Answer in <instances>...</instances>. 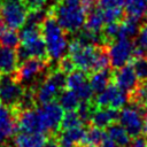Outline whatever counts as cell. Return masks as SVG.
I'll use <instances>...</instances> for the list:
<instances>
[{"instance_id": "cell-18", "label": "cell", "mask_w": 147, "mask_h": 147, "mask_svg": "<svg viewBox=\"0 0 147 147\" xmlns=\"http://www.w3.org/2000/svg\"><path fill=\"white\" fill-rule=\"evenodd\" d=\"M105 18H103V14H102V9L96 5L93 9H91L87 15H86V20H85V24H84V29L92 31V32H96L100 33L105 26Z\"/></svg>"}, {"instance_id": "cell-27", "label": "cell", "mask_w": 147, "mask_h": 147, "mask_svg": "<svg viewBox=\"0 0 147 147\" xmlns=\"http://www.w3.org/2000/svg\"><path fill=\"white\" fill-rule=\"evenodd\" d=\"M134 41H136V46L142 51L144 55L147 56V22L140 25L138 36L134 39Z\"/></svg>"}, {"instance_id": "cell-17", "label": "cell", "mask_w": 147, "mask_h": 147, "mask_svg": "<svg viewBox=\"0 0 147 147\" xmlns=\"http://www.w3.org/2000/svg\"><path fill=\"white\" fill-rule=\"evenodd\" d=\"M111 82H113V68L111 67L93 72L91 74V77H90V84L95 94L103 91Z\"/></svg>"}, {"instance_id": "cell-23", "label": "cell", "mask_w": 147, "mask_h": 147, "mask_svg": "<svg viewBox=\"0 0 147 147\" xmlns=\"http://www.w3.org/2000/svg\"><path fill=\"white\" fill-rule=\"evenodd\" d=\"M21 39H20V33L15 29L10 28H5L1 33H0V44L10 48H17L20 45Z\"/></svg>"}, {"instance_id": "cell-34", "label": "cell", "mask_w": 147, "mask_h": 147, "mask_svg": "<svg viewBox=\"0 0 147 147\" xmlns=\"http://www.w3.org/2000/svg\"><path fill=\"white\" fill-rule=\"evenodd\" d=\"M75 147H85V146H83V145H77V146H75Z\"/></svg>"}, {"instance_id": "cell-3", "label": "cell", "mask_w": 147, "mask_h": 147, "mask_svg": "<svg viewBox=\"0 0 147 147\" xmlns=\"http://www.w3.org/2000/svg\"><path fill=\"white\" fill-rule=\"evenodd\" d=\"M20 39L21 42L16 48L18 64L30 57L49 61L41 26L24 24L20 31Z\"/></svg>"}, {"instance_id": "cell-16", "label": "cell", "mask_w": 147, "mask_h": 147, "mask_svg": "<svg viewBox=\"0 0 147 147\" xmlns=\"http://www.w3.org/2000/svg\"><path fill=\"white\" fill-rule=\"evenodd\" d=\"M18 65L17 54L15 48H10L0 44V72L10 74Z\"/></svg>"}, {"instance_id": "cell-13", "label": "cell", "mask_w": 147, "mask_h": 147, "mask_svg": "<svg viewBox=\"0 0 147 147\" xmlns=\"http://www.w3.org/2000/svg\"><path fill=\"white\" fill-rule=\"evenodd\" d=\"M86 127H87L86 125H79V126L60 130L53 137H55L57 141L64 147H75L77 145H82L85 137Z\"/></svg>"}, {"instance_id": "cell-19", "label": "cell", "mask_w": 147, "mask_h": 147, "mask_svg": "<svg viewBox=\"0 0 147 147\" xmlns=\"http://www.w3.org/2000/svg\"><path fill=\"white\" fill-rule=\"evenodd\" d=\"M107 134L113 141L116 142L118 147H127L131 142V136L118 123V121L107 127Z\"/></svg>"}, {"instance_id": "cell-8", "label": "cell", "mask_w": 147, "mask_h": 147, "mask_svg": "<svg viewBox=\"0 0 147 147\" xmlns=\"http://www.w3.org/2000/svg\"><path fill=\"white\" fill-rule=\"evenodd\" d=\"M28 11L24 0H0V17L6 28L21 29L25 23Z\"/></svg>"}, {"instance_id": "cell-32", "label": "cell", "mask_w": 147, "mask_h": 147, "mask_svg": "<svg viewBox=\"0 0 147 147\" xmlns=\"http://www.w3.org/2000/svg\"><path fill=\"white\" fill-rule=\"evenodd\" d=\"M144 133H147V115H146V119H145V129H144Z\"/></svg>"}, {"instance_id": "cell-4", "label": "cell", "mask_w": 147, "mask_h": 147, "mask_svg": "<svg viewBox=\"0 0 147 147\" xmlns=\"http://www.w3.org/2000/svg\"><path fill=\"white\" fill-rule=\"evenodd\" d=\"M41 32L46 44L47 55L49 61H60L67 55L69 48V40L67 32L57 23L52 14H48L41 24Z\"/></svg>"}, {"instance_id": "cell-29", "label": "cell", "mask_w": 147, "mask_h": 147, "mask_svg": "<svg viewBox=\"0 0 147 147\" xmlns=\"http://www.w3.org/2000/svg\"><path fill=\"white\" fill-rule=\"evenodd\" d=\"M127 147H147V133H141L134 137Z\"/></svg>"}, {"instance_id": "cell-28", "label": "cell", "mask_w": 147, "mask_h": 147, "mask_svg": "<svg viewBox=\"0 0 147 147\" xmlns=\"http://www.w3.org/2000/svg\"><path fill=\"white\" fill-rule=\"evenodd\" d=\"M96 3H98V6H99L101 9L113 8V7L124 8L125 0H96Z\"/></svg>"}, {"instance_id": "cell-11", "label": "cell", "mask_w": 147, "mask_h": 147, "mask_svg": "<svg viewBox=\"0 0 147 147\" xmlns=\"http://www.w3.org/2000/svg\"><path fill=\"white\" fill-rule=\"evenodd\" d=\"M113 83H115L121 90H123L127 94L136 91L140 82L137 77L131 61L118 69H113Z\"/></svg>"}, {"instance_id": "cell-30", "label": "cell", "mask_w": 147, "mask_h": 147, "mask_svg": "<svg viewBox=\"0 0 147 147\" xmlns=\"http://www.w3.org/2000/svg\"><path fill=\"white\" fill-rule=\"evenodd\" d=\"M96 147H118L117 145H116V142L115 141H113L109 137H108V134H107V137L101 141V144H99Z\"/></svg>"}, {"instance_id": "cell-33", "label": "cell", "mask_w": 147, "mask_h": 147, "mask_svg": "<svg viewBox=\"0 0 147 147\" xmlns=\"http://www.w3.org/2000/svg\"><path fill=\"white\" fill-rule=\"evenodd\" d=\"M0 147H10L8 144H6V145H2V146H0Z\"/></svg>"}, {"instance_id": "cell-20", "label": "cell", "mask_w": 147, "mask_h": 147, "mask_svg": "<svg viewBox=\"0 0 147 147\" xmlns=\"http://www.w3.org/2000/svg\"><path fill=\"white\" fill-rule=\"evenodd\" d=\"M147 13V0H125L124 14L127 17L141 20Z\"/></svg>"}, {"instance_id": "cell-26", "label": "cell", "mask_w": 147, "mask_h": 147, "mask_svg": "<svg viewBox=\"0 0 147 147\" xmlns=\"http://www.w3.org/2000/svg\"><path fill=\"white\" fill-rule=\"evenodd\" d=\"M102 14H103V18H105L106 24L113 23V22H121L125 16L124 8H117V7L102 9Z\"/></svg>"}, {"instance_id": "cell-6", "label": "cell", "mask_w": 147, "mask_h": 147, "mask_svg": "<svg viewBox=\"0 0 147 147\" xmlns=\"http://www.w3.org/2000/svg\"><path fill=\"white\" fill-rule=\"evenodd\" d=\"M26 95V88L17 82L14 72H0V103L20 109Z\"/></svg>"}, {"instance_id": "cell-15", "label": "cell", "mask_w": 147, "mask_h": 147, "mask_svg": "<svg viewBox=\"0 0 147 147\" xmlns=\"http://www.w3.org/2000/svg\"><path fill=\"white\" fill-rule=\"evenodd\" d=\"M48 136L42 133L17 132L14 136L15 147H46Z\"/></svg>"}, {"instance_id": "cell-2", "label": "cell", "mask_w": 147, "mask_h": 147, "mask_svg": "<svg viewBox=\"0 0 147 147\" xmlns=\"http://www.w3.org/2000/svg\"><path fill=\"white\" fill-rule=\"evenodd\" d=\"M67 33H77L84 28L86 10L83 0H60L49 11Z\"/></svg>"}, {"instance_id": "cell-31", "label": "cell", "mask_w": 147, "mask_h": 147, "mask_svg": "<svg viewBox=\"0 0 147 147\" xmlns=\"http://www.w3.org/2000/svg\"><path fill=\"white\" fill-rule=\"evenodd\" d=\"M46 147H64V146H62V145L57 141V139L52 136V137L48 138L47 144H46Z\"/></svg>"}, {"instance_id": "cell-24", "label": "cell", "mask_w": 147, "mask_h": 147, "mask_svg": "<svg viewBox=\"0 0 147 147\" xmlns=\"http://www.w3.org/2000/svg\"><path fill=\"white\" fill-rule=\"evenodd\" d=\"M131 62L133 64V68L139 82L141 83L147 82V56L146 55L136 56L131 60Z\"/></svg>"}, {"instance_id": "cell-10", "label": "cell", "mask_w": 147, "mask_h": 147, "mask_svg": "<svg viewBox=\"0 0 147 147\" xmlns=\"http://www.w3.org/2000/svg\"><path fill=\"white\" fill-rule=\"evenodd\" d=\"M42 131L46 136L52 137L55 136L60 131V125L64 115L63 108L56 101H52L46 105H41L37 107Z\"/></svg>"}, {"instance_id": "cell-22", "label": "cell", "mask_w": 147, "mask_h": 147, "mask_svg": "<svg viewBox=\"0 0 147 147\" xmlns=\"http://www.w3.org/2000/svg\"><path fill=\"white\" fill-rule=\"evenodd\" d=\"M57 102L63 108V110L68 111V110H76L79 106L80 100L74 90L64 87L57 96Z\"/></svg>"}, {"instance_id": "cell-7", "label": "cell", "mask_w": 147, "mask_h": 147, "mask_svg": "<svg viewBox=\"0 0 147 147\" xmlns=\"http://www.w3.org/2000/svg\"><path fill=\"white\" fill-rule=\"evenodd\" d=\"M146 115L147 110H145L144 108L132 103H127V106L121 108V111L118 114V123L127 131L131 138H134L144 133Z\"/></svg>"}, {"instance_id": "cell-25", "label": "cell", "mask_w": 147, "mask_h": 147, "mask_svg": "<svg viewBox=\"0 0 147 147\" xmlns=\"http://www.w3.org/2000/svg\"><path fill=\"white\" fill-rule=\"evenodd\" d=\"M79 125H85V124L82 121L77 110H68L63 115V118H62V122L60 125V130H64V129H69V127H74V126H79Z\"/></svg>"}, {"instance_id": "cell-12", "label": "cell", "mask_w": 147, "mask_h": 147, "mask_svg": "<svg viewBox=\"0 0 147 147\" xmlns=\"http://www.w3.org/2000/svg\"><path fill=\"white\" fill-rule=\"evenodd\" d=\"M17 133L16 109L0 103V146L8 144V140Z\"/></svg>"}, {"instance_id": "cell-21", "label": "cell", "mask_w": 147, "mask_h": 147, "mask_svg": "<svg viewBox=\"0 0 147 147\" xmlns=\"http://www.w3.org/2000/svg\"><path fill=\"white\" fill-rule=\"evenodd\" d=\"M106 137H107L106 129H101V127H98V126L90 124L86 127L85 137H84L82 145L85 147H96L99 144H101V141Z\"/></svg>"}, {"instance_id": "cell-14", "label": "cell", "mask_w": 147, "mask_h": 147, "mask_svg": "<svg viewBox=\"0 0 147 147\" xmlns=\"http://www.w3.org/2000/svg\"><path fill=\"white\" fill-rule=\"evenodd\" d=\"M118 114L119 111L117 109L110 107H96L91 116L90 124L101 129H107L109 125L118 121Z\"/></svg>"}, {"instance_id": "cell-35", "label": "cell", "mask_w": 147, "mask_h": 147, "mask_svg": "<svg viewBox=\"0 0 147 147\" xmlns=\"http://www.w3.org/2000/svg\"><path fill=\"white\" fill-rule=\"evenodd\" d=\"M146 16H147V13H146Z\"/></svg>"}, {"instance_id": "cell-1", "label": "cell", "mask_w": 147, "mask_h": 147, "mask_svg": "<svg viewBox=\"0 0 147 147\" xmlns=\"http://www.w3.org/2000/svg\"><path fill=\"white\" fill-rule=\"evenodd\" d=\"M68 55L76 68L91 75L110 65L107 45H85L77 38L69 42Z\"/></svg>"}, {"instance_id": "cell-9", "label": "cell", "mask_w": 147, "mask_h": 147, "mask_svg": "<svg viewBox=\"0 0 147 147\" xmlns=\"http://www.w3.org/2000/svg\"><path fill=\"white\" fill-rule=\"evenodd\" d=\"M107 47L110 67L113 69H118L133 59L136 41L134 39H130L126 37H117L111 42H109Z\"/></svg>"}, {"instance_id": "cell-5", "label": "cell", "mask_w": 147, "mask_h": 147, "mask_svg": "<svg viewBox=\"0 0 147 147\" xmlns=\"http://www.w3.org/2000/svg\"><path fill=\"white\" fill-rule=\"evenodd\" d=\"M51 61L41 60L37 57H30L23 62H21L16 70L14 71V76L20 84H22L26 91L33 93L37 86L45 79L48 75Z\"/></svg>"}]
</instances>
